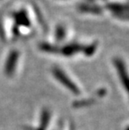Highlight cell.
<instances>
[{
  "label": "cell",
  "instance_id": "1",
  "mask_svg": "<svg viewBox=\"0 0 129 130\" xmlns=\"http://www.w3.org/2000/svg\"><path fill=\"white\" fill-rule=\"evenodd\" d=\"M18 57H19V54L17 51H12L9 56V57H8V60L4 67V72L7 76H12L13 72H14L16 65H17V61H18Z\"/></svg>",
  "mask_w": 129,
  "mask_h": 130
}]
</instances>
